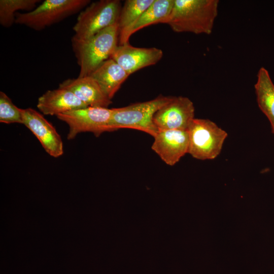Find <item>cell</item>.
Masks as SVG:
<instances>
[{
  "label": "cell",
  "mask_w": 274,
  "mask_h": 274,
  "mask_svg": "<svg viewBox=\"0 0 274 274\" xmlns=\"http://www.w3.org/2000/svg\"><path fill=\"white\" fill-rule=\"evenodd\" d=\"M218 0H175L164 23L176 32L211 34L218 15Z\"/></svg>",
  "instance_id": "1"
},
{
  "label": "cell",
  "mask_w": 274,
  "mask_h": 274,
  "mask_svg": "<svg viewBox=\"0 0 274 274\" xmlns=\"http://www.w3.org/2000/svg\"><path fill=\"white\" fill-rule=\"evenodd\" d=\"M118 22L83 40L72 38V46L80 66L79 77L89 76L109 59L119 42Z\"/></svg>",
  "instance_id": "2"
},
{
  "label": "cell",
  "mask_w": 274,
  "mask_h": 274,
  "mask_svg": "<svg viewBox=\"0 0 274 274\" xmlns=\"http://www.w3.org/2000/svg\"><path fill=\"white\" fill-rule=\"evenodd\" d=\"M173 96L160 95L144 102L112 109L109 123L111 131L121 128H130L145 132L154 137L158 130L153 122L156 112L168 103Z\"/></svg>",
  "instance_id": "3"
},
{
  "label": "cell",
  "mask_w": 274,
  "mask_h": 274,
  "mask_svg": "<svg viewBox=\"0 0 274 274\" xmlns=\"http://www.w3.org/2000/svg\"><path fill=\"white\" fill-rule=\"evenodd\" d=\"M90 0H45L34 10L16 14L15 23L37 31L59 22L87 7Z\"/></svg>",
  "instance_id": "4"
},
{
  "label": "cell",
  "mask_w": 274,
  "mask_h": 274,
  "mask_svg": "<svg viewBox=\"0 0 274 274\" xmlns=\"http://www.w3.org/2000/svg\"><path fill=\"white\" fill-rule=\"evenodd\" d=\"M119 0H100L90 3L81 11L73 26L72 38L83 40L118 22L121 9Z\"/></svg>",
  "instance_id": "5"
},
{
  "label": "cell",
  "mask_w": 274,
  "mask_h": 274,
  "mask_svg": "<svg viewBox=\"0 0 274 274\" xmlns=\"http://www.w3.org/2000/svg\"><path fill=\"white\" fill-rule=\"evenodd\" d=\"M188 153L199 160H211L220 153L227 133L209 119L194 118L188 130Z\"/></svg>",
  "instance_id": "6"
},
{
  "label": "cell",
  "mask_w": 274,
  "mask_h": 274,
  "mask_svg": "<svg viewBox=\"0 0 274 274\" xmlns=\"http://www.w3.org/2000/svg\"><path fill=\"white\" fill-rule=\"evenodd\" d=\"M112 109L88 107L66 112L57 115L69 126L67 140L74 139L81 132H90L96 136L106 131H111L109 123Z\"/></svg>",
  "instance_id": "7"
},
{
  "label": "cell",
  "mask_w": 274,
  "mask_h": 274,
  "mask_svg": "<svg viewBox=\"0 0 274 274\" xmlns=\"http://www.w3.org/2000/svg\"><path fill=\"white\" fill-rule=\"evenodd\" d=\"M195 108L188 97L173 96L172 99L159 109L153 117L158 130H187L194 119Z\"/></svg>",
  "instance_id": "8"
},
{
  "label": "cell",
  "mask_w": 274,
  "mask_h": 274,
  "mask_svg": "<svg viewBox=\"0 0 274 274\" xmlns=\"http://www.w3.org/2000/svg\"><path fill=\"white\" fill-rule=\"evenodd\" d=\"M23 124L37 137L46 152L53 157L63 154L62 139L54 126L36 110L22 109Z\"/></svg>",
  "instance_id": "9"
},
{
  "label": "cell",
  "mask_w": 274,
  "mask_h": 274,
  "mask_svg": "<svg viewBox=\"0 0 274 274\" xmlns=\"http://www.w3.org/2000/svg\"><path fill=\"white\" fill-rule=\"evenodd\" d=\"M151 149L166 164L173 166L188 153L189 136L185 130H158Z\"/></svg>",
  "instance_id": "10"
},
{
  "label": "cell",
  "mask_w": 274,
  "mask_h": 274,
  "mask_svg": "<svg viewBox=\"0 0 274 274\" xmlns=\"http://www.w3.org/2000/svg\"><path fill=\"white\" fill-rule=\"evenodd\" d=\"M162 56L163 52L160 49L136 47L127 43L118 45L110 58L130 75L140 69L156 64Z\"/></svg>",
  "instance_id": "11"
},
{
  "label": "cell",
  "mask_w": 274,
  "mask_h": 274,
  "mask_svg": "<svg viewBox=\"0 0 274 274\" xmlns=\"http://www.w3.org/2000/svg\"><path fill=\"white\" fill-rule=\"evenodd\" d=\"M58 87L70 90L88 107L108 108L112 102L90 76L66 79Z\"/></svg>",
  "instance_id": "12"
},
{
  "label": "cell",
  "mask_w": 274,
  "mask_h": 274,
  "mask_svg": "<svg viewBox=\"0 0 274 274\" xmlns=\"http://www.w3.org/2000/svg\"><path fill=\"white\" fill-rule=\"evenodd\" d=\"M37 107L44 115L52 116L88 107L73 92L59 87L47 90L40 96Z\"/></svg>",
  "instance_id": "13"
},
{
  "label": "cell",
  "mask_w": 274,
  "mask_h": 274,
  "mask_svg": "<svg viewBox=\"0 0 274 274\" xmlns=\"http://www.w3.org/2000/svg\"><path fill=\"white\" fill-rule=\"evenodd\" d=\"M175 0H154L136 21L119 33V45L129 43L130 36L140 29L157 23H164L170 15Z\"/></svg>",
  "instance_id": "14"
},
{
  "label": "cell",
  "mask_w": 274,
  "mask_h": 274,
  "mask_svg": "<svg viewBox=\"0 0 274 274\" xmlns=\"http://www.w3.org/2000/svg\"><path fill=\"white\" fill-rule=\"evenodd\" d=\"M129 76L118 63L110 58L101 63L89 76L97 82L106 95L112 99Z\"/></svg>",
  "instance_id": "15"
},
{
  "label": "cell",
  "mask_w": 274,
  "mask_h": 274,
  "mask_svg": "<svg viewBox=\"0 0 274 274\" xmlns=\"http://www.w3.org/2000/svg\"><path fill=\"white\" fill-rule=\"evenodd\" d=\"M254 88L258 107L269 121L274 133V84L263 67L258 72Z\"/></svg>",
  "instance_id": "16"
},
{
  "label": "cell",
  "mask_w": 274,
  "mask_h": 274,
  "mask_svg": "<svg viewBox=\"0 0 274 274\" xmlns=\"http://www.w3.org/2000/svg\"><path fill=\"white\" fill-rule=\"evenodd\" d=\"M41 2L40 0H1L0 24L4 27H10L15 23V16L19 10L30 12Z\"/></svg>",
  "instance_id": "17"
},
{
  "label": "cell",
  "mask_w": 274,
  "mask_h": 274,
  "mask_svg": "<svg viewBox=\"0 0 274 274\" xmlns=\"http://www.w3.org/2000/svg\"><path fill=\"white\" fill-rule=\"evenodd\" d=\"M154 0H126L122 6L119 20V33L133 25Z\"/></svg>",
  "instance_id": "18"
},
{
  "label": "cell",
  "mask_w": 274,
  "mask_h": 274,
  "mask_svg": "<svg viewBox=\"0 0 274 274\" xmlns=\"http://www.w3.org/2000/svg\"><path fill=\"white\" fill-rule=\"evenodd\" d=\"M0 122L23 124L22 109L16 107L4 92H0Z\"/></svg>",
  "instance_id": "19"
},
{
  "label": "cell",
  "mask_w": 274,
  "mask_h": 274,
  "mask_svg": "<svg viewBox=\"0 0 274 274\" xmlns=\"http://www.w3.org/2000/svg\"><path fill=\"white\" fill-rule=\"evenodd\" d=\"M274 134V133H273Z\"/></svg>",
  "instance_id": "20"
}]
</instances>
